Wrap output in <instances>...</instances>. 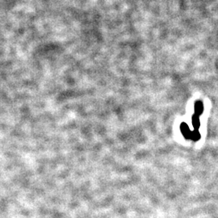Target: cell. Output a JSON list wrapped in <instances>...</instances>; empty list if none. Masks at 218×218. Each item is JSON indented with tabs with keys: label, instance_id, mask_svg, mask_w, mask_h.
Segmentation results:
<instances>
[{
	"label": "cell",
	"instance_id": "1",
	"mask_svg": "<svg viewBox=\"0 0 218 218\" xmlns=\"http://www.w3.org/2000/svg\"><path fill=\"white\" fill-rule=\"evenodd\" d=\"M180 130L182 134L183 135L186 139H191V131L189 128L188 125L186 123H182L180 125Z\"/></svg>",
	"mask_w": 218,
	"mask_h": 218
},
{
	"label": "cell",
	"instance_id": "2",
	"mask_svg": "<svg viewBox=\"0 0 218 218\" xmlns=\"http://www.w3.org/2000/svg\"><path fill=\"white\" fill-rule=\"evenodd\" d=\"M203 112V104L202 101H196L195 103V114L201 115Z\"/></svg>",
	"mask_w": 218,
	"mask_h": 218
},
{
	"label": "cell",
	"instance_id": "3",
	"mask_svg": "<svg viewBox=\"0 0 218 218\" xmlns=\"http://www.w3.org/2000/svg\"><path fill=\"white\" fill-rule=\"evenodd\" d=\"M192 125L195 130H199L200 127V121H199V116L196 114L194 113L192 115Z\"/></svg>",
	"mask_w": 218,
	"mask_h": 218
},
{
	"label": "cell",
	"instance_id": "4",
	"mask_svg": "<svg viewBox=\"0 0 218 218\" xmlns=\"http://www.w3.org/2000/svg\"><path fill=\"white\" fill-rule=\"evenodd\" d=\"M200 136H201V135H200V133H199V130L194 129V131H191V139L194 140V141H197V140H199V139H200Z\"/></svg>",
	"mask_w": 218,
	"mask_h": 218
}]
</instances>
